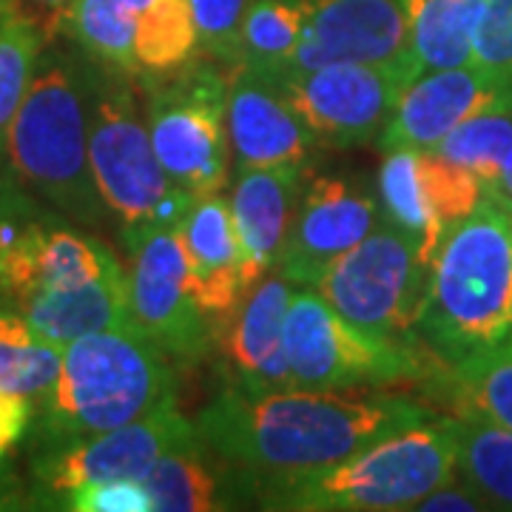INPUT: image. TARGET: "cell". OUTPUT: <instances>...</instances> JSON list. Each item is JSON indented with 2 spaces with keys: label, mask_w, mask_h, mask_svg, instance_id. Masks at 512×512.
I'll return each instance as SVG.
<instances>
[{
  "label": "cell",
  "mask_w": 512,
  "mask_h": 512,
  "mask_svg": "<svg viewBox=\"0 0 512 512\" xmlns=\"http://www.w3.org/2000/svg\"><path fill=\"white\" fill-rule=\"evenodd\" d=\"M487 194H490L493 200L501 202V208L507 211V217H510V234H512V202H510V200H504V197H498V194H493V191H487Z\"/></svg>",
  "instance_id": "obj_39"
},
{
  "label": "cell",
  "mask_w": 512,
  "mask_h": 512,
  "mask_svg": "<svg viewBox=\"0 0 512 512\" xmlns=\"http://www.w3.org/2000/svg\"><path fill=\"white\" fill-rule=\"evenodd\" d=\"M458 464L456 419H424L333 467L265 478L262 501L296 512L416 510Z\"/></svg>",
  "instance_id": "obj_4"
},
{
  "label": "cell",
  "mask_w": 512,
  "mask_h": 512,
  "mask_svg": "<svg viewBox=\"0 0 512 512\" xmlns=\"http://www.w3.org/2000/svg\"><path fill=\"white\" fill-rule=\"evenodd\" d=\"M276 77L316 143L333 148L362 146L382 137L399 97L416 80L399 69L367 63H330Z\"/></svg>",
  "instance_id": "obj_11"
},
{
  "label": "cell",
  "mask_w": 512,
  "mask_h": 512,
  "mask_svg": "<svg viewBox=\"0 0 512 512\" xmlns=\"http://www.w3.org/2000/svg\"><path fill=\"white\" fill-rule=\"evenodd\" d=\"M89 165L100 197L114 217L131 225L180 228L200 197L168 180L126 89L97 94L89 114Z\"/></svg>",
  "instance_id": "obj_7"
},
{
  "label": "cell",
  "mask_w": 512,
  "mask_h": 512,
  "mask_svg": "<svg viewBox=\"0 0 512 512\" xmlns=\"http://www.w3.org/2000/svg\"><path fill=\"white\" fill-rule=\"evenodd\" d=\"M194 433L197 427L171 404L106 433L55 444L37 461V481L57 495L100 481H143L168 447Z\"/></svg>",
  "instance_id": "obj_13"
},
{
  "label": "cell",
  "mask_w": 512,
  "mask_h": 512,
  "mask_svg": "<svg viewBox=\"0 0 512 512\" xmlns=\"http://www.w3.org/2000/svg\"><path fill=\"white\" fill-rule=\"evenodd\" d=\"M225 123L239 168L302 165L316 143L276 74L234 66L225 74Z\"/></svg>",
  "instance_id": "obj_16"
},
{
  "label": "cell",
  "mask_w": 512,
  "mask_h": 512,
  "mask_svg": "<svg viewBox=\"0 0 512 512\" xmlns=\"http://www.w3.org/2000/svg\"><path fill=\"white\" fill-rule=\"evenodd\" d=\"M46 396V436L52 444H66L177 404V376L168 350L140 325H126L63 345Z\"/></svg>",
  "instance_id": "obj_3"
},
{
  "label": "cell",
  "mask_w": 512,
  "mask_h": 512,
  "mask_svg": "<svg viewBox=\"0 0 512 512\" xmlns=\"http://www.w3.org/2000/svg\"><path fill=\"white\" fill-rule=\"evenodd\" d=\"M66 26L86 52L120 72H140L134 55L137 12L128 0H74Z\"/></svg>",
  "instance_id": "obj_28"
},
{
  "label": "cell",
  "mask_w": 512,
  "mask_h": 512,
  "mask_svg": "<svg viewBox=\"0 0 512 512\" xmlns=\"http://www.w3.org/2000/svg\"><path fill=\"white\" fill-rule=\"evenodd\" d=\"M416 510L424 512H473V510H490V504L464 481V478H447L439 484L430 495H424Z\"/></svg>",
  "instance_id": "obj_35"
},
{
  "label": "cell",
  "mask_w": 512,
  "mask_h": 512,
  "mask_svg": "<svg viewBox=\"0 0 512 512\" xmlns=\"http://www.w3.org/2000/svg\"><path fill=\"white\" fill-rule=\"evenodd\" d=\"M63 348L43 339L23 316L0 311V390L37 396L57 379Z\"/></svg>",
  "instance_id": "obj_27"
},
{
  "label": "cell",
  "mask_w": 512,
  "mask_h": 512,
  "mask_svg": "<svg viewBox=\"0 0 512 512\" xmlns=\"http://www.w3.org/2000/svg\"><path fill=\"white\" fill-rule=\"evenodd\" d=\"M487 191H493L498 197H504V200L512 202V151L507 154V160L501 165V174H498V183L490 185Z\"/></svg>",
  "instance_id": "obj_38"
},
{
  "label": "cell",
  "mask_w": 512,
  "mask_h": 512,
  "mask_svg": "<svg viewBox=\"0 0 512 512\" xmlns=\"http://www.w3.org/2000/svg\"><path fill=\"white\" fill-rule=\"evenodd\" d=\"M3 6L29 20L40 35H52L60 23H66L74 0H3Z\"/></svg>",
  "instance_id": "obj_37"
},
{
  "label": "cell",
  "mask_w": 512,
  "mask_h": 512,
  "mask_svg": "<svg viewBox=\"0 0 512 512\" xmlns=\"http://www.w3.org/2000/svg\"><path fill=\"white\" fill-rule=\"evenodd\" d=\"M430 419L419 404L336 390H271L248 396L222 387L200 413L197 433L217 456L262 478L333 467L384 436Z\"/></svg>",
  "instance_id": "obj_1"
},
{
  "label": "cell",
  "mask_w": 512,
  "mask_h": 512,
  "mask_svg": "<svg viewBox=\"0 0 512 512\" xmlns=\"http://www.w3.org/2000/svg\"><path fill=\"white\" fill-rule=\"evenodd\" d=\"M461 478L490 507L512 510V430L473 413L456 419Z\"/></svg>",
  "instance_id": "obj_23"
},
{
  "label": "cell",
  "mask_w": 512,
  "mask_h": 512,
  "mask_svg": "<svg viewBox=\"0 0 512 512\" xmlns=\"http://www.w3.org/2000/svg\"><path fill=\"white\" fill-rule=\"evenodd\" d=\"M285 353L293 387L302 390H353L387 384L419 373L416 348L379 345L348 325L319 296L293 291L285 313Z\"/></svg>",
  "instance_id": "obj_9"
},
{
  "label": "cell",
  "mask_w": 512,
  "mask_h": 512,
  "mask_svg": "<svg viewBox=\"0 0 512 512\" xmlns=\"http://www.w3.org/2000/svg\"><path fill=\"white\" fill-rule=\"evenodd\" d=\"M498 106H512V83L473 63L421 72L399 97L379 146L436 148L453 128Z\"/></svg>",
  "instance_id": "obj_15"
},
{
  "label": "cell",
  "mask_w": 512,
  "mask_h": 512,
  "mask_svg": "<svg viewBox=\"0 0 512 512\" xmlns=\"http://www.w3.org/2000/svg\"><path fill=\"white\" fill-rule=\"evenodd\" d=\"M379 225L376 200L342 177H316L305 185L293 214L279 274L313 288L330 265Z\"/></svg>",
  "instance_id": "obj_14"
},
{
  "label": "cell",
  "mask_w": 512,
  "mask_h": 512,
  "mask_svg": "<svg viewBox=\"0 0 512 512\" xmlns=\"http://www.w3.org/2000/svg\"><path fill=\"white\" fill-rule=\"evenodd\" d=\"M302 0H251L242 35H239V63L256 72H288L302 37Z\"/></svg>",
  "instance_id": "obj_25"
},
{
  "label": "cell",
  "mask_w": 512,
  "mask_h": 512,
  "mask_svg": "<svg viewBox=\"0 0 512 512\" xmlns=\"http://www.w3.org/2000/svg\"><path fill=\"white\" fill-rule=\"evenodd\" d=\"M32 419V404L23 393L0 390V458L6 456L26 433Z\"/></svg>",
  "instance_id": "obj_36"
},
{
  "label": "cell",
  "mask_w": 512,
  "mask_h": 512,
  "mask_svg": "<svg viewBox=\"0 0 512 512\" xmlns=\"http://www.w3.org/2000/svg\"><path fill=\"white\" fill-rule=\"evenodd\" d=\"M131 271V319L180 362H200L214 345V328L197 305L188 282L180 228L131 225L123 228Z\"/></svg>",
  "instance_id": "obj_10"
},
{
  "label": "cell",
  "mask_w": 512,
  "mask_h": 512,
  "mask_svg": "<svg viewBox=\"0 0 512 512\" xmlns=\"http://www.w3.org/2000/svg\"><path fill=\"white\" fill-rule=\"evenodd\" d=\"M291 296L288 276L265 274L225 319L222 350L234 376L231 387L248 396L293 387L285 353V313Z\"/></svg>",
  "instance_id": "obj_17"
},
{
  "label": "cell",
  "mask_w": 512,
  "mask_h": 512,
  "mask_svg": "<svg viewBox=\"0 0 512 512\" xmlns=\"http://www.w3.org/2000/svg\"><path fill=\"white\" fill-rule=\"evenodd\" d=\"M200 46L188 0H151L137 9L134 55L143 72L171 74L191 63Z\"/></svg>",
  "instance_id": "obj_26"
},
{
  "label": "cell",
  "mask_w": 512,
  "mask_h": 512,
  "mask_svg": "<svg viewBox=\"0 0 512 512\" xmlns=\"http://www.w3.org/2000/svg\"><path fill=\"white\" fill-rule=\"evenodd\" d=\"M205 441L200 433L177 441L143 476V487L151 495L157 512H208L220 510L217 476L205 464Z\"/></svg>",
  "instance_id": "obj_22"
},
{
  "label": "cell",
  "mask_w": 512,
  "mask_h": 512,
  "mask_svg": "<svg viewBox=\"0 0 512 512\" xmlns=\"http://www.w3.org/2000/svg\"><path fill=\"white\" fill-rule=\"evenodd\" d=\"M18 311L43 339L55 342L60 348L97 330L137 325L131 319L128 274L120 265L100 279L77 288L35 291L32 296L20 299Z\"/></svg>",
  "instance_id": "obj_20"
},
{
  "label": "cell",
  "mask_w": 512,
  "mask_h": 512,
  "mask_svg": "<svg viewBox=\"0 0 512 512\" xmlns=\"http://www.w3.org/2000/svg\"><path fill=\"white\" fill-rule=\"evenodd\" d=\"M200 46L228 66L239 63V35L251 0H188Z\"/></svg>",
  "instance_id": "obj_32"
},
{
  "label": "cell",
  "mask_w": 512,
  "mask_h": 512,
  "mask_svg": "<svg viewBox=\"0 0 512 512\" xmlns=\"http://www.w3.org/2000/svg\"><path fill=\"white\" fill-rule=\"evenodd\" d=\"M461 413H473L512 430V348L498 350L450 373Z\"/></svg>",
  "instance_id": "obj_31"
},
{
  "label": "cell",
  "mask_w": 512,
  "mask_h": 512,
  "mask_svg": "<svg viewBox=\"0 0 512 512\" xmlns=\"http://www.w3.org/2000/svg\"><path fill=\"white\" fill-rule=\"evenodd\" d=\"M66 507L77 512H154L143 481H100L63 495Z\"/></svg>",
  "instance_id": "obj_34"
},
{
  "label": "cell",
  "mask_w": 512,
  "mask_h": 512,
  "mask_svg": "<svg viewBox=\"0 0 512 512\" xmlns=\"http://www.w3.org/2000/svg\"><path fill=\"white\" fill-rule=\"evenodd\" d=\"M302 191V165H268L237 171L228 205L251 285L279 268Z\"/></svg>",
  "instance_id": "obj_19"
},
{
  "label": "cell",
  "mask_w": 512,
  "mask_h": 512,
  "mask_svg": "<svg viewBox=\"0 0 512 512\" xmlns=\"http://www.w3.org/2000/svg\"><path fill=\"white\" fill-rule=\"evenodd\" d=\"M427 271L419 239L384 220L339 256L313 288L367 339L416 348V316Z\"/></svg>",
  "instance_id": "obj_6"
},
{
  "label": "cell",
  "mask_w": 512,
  "mask_h": 512,
  "mask_svg": "<svg viewBox=\"0 0 512 512\" xmlns=\"http://www.w3.org/2000/svg\"><path fill=\"white\" fill-rule=\"evenodd\" d=\"M180 239L188 259L191 293L214 328L237 311L245 293L254 288L245 274V259L228 200L217 194L200 197L180 225Z\"/></svg>",
  "instance_id": "obj_18"
},
{
  "label": "cell",
  "mask_w": 512,
  "mask_h": 512,
  "mask_svg": "<svg viewBox=\"0 0 512 512\" xmlns=\"http://www.w3.org/2000/svg\"><path fill=\"white\" fill-rule=\"evenodd\" d=\"M9 163L23 183L57 211L100 225L106 202L89 165V111L80 77L60 57L35 66L29 92L9 128Z\"/></svg>",
  "instance_id": "obj_5"
},
{
  "label": "cell",
  "mask_w": 512,
  "mask_h": 512,
  "mask_svg": "<svg viewBox=\"0 0 512 512\" xmlns=\"http://www.w3.org/2000/svg\"><path fill=\"white\" fill-rule=\"evenodd\" d=\"M0 3H3V0H0Z\"/></svg>",
  "instance_id": "obj_41"
},
{
  "label": "cell",
  "mask_w": 512,
  "mask_h": 512,
  "mask_svg": "<svg viewBox=\"0 0 512 512\" xmlns=\"http://www.w3.org/2000/svg\"><path fill=\"white\" fill-rule=\"evenodd\" d=\"M430 151L470 168L484 188H490L498 183L501 165L512 151V106H498L470 117Z\"/></svg>",
  "instance_id": "obj_29"
},
{
  "label": "cell",
  "mask_w": 512,
  "mask_h": 512,
  "mask_svg": "<svg viewBox=\"0 0 512 512\" xmlns=\"http://www.w3.org/2000/svg\"><path fill=\"white\" fill-rule=\"evenodd\" d=\"M40 40L43 35L29 20L0 3V154L6 151L12 120L35 77Z\"/></svg>",
  "instance_id": "obj_30"
},
{
  "label": "cell",
  "mask_w": 512,
  "mask_h": 512,
  "mask_svg": "<svg viewBox=\"0 0 512 512\" xmlns=\"http://www.w3.org/2000/svg\"><path fill=\"white\" fill-rule=\"evenodd\" d=\"M470 63L512 83V0H484Z\"/></svg>",
  "instance_id": "obj_33"
},
{
  "label": "cell",
  "mask_w": 512,
  "mask_h": 512,
  "mask_svg": "<svg viewBox=\"0 0 512 512\" xmlns=\"http://www.w3.org/2000/svg\"><path fill=\"white\" fill-rule=\"evenodd\" d=\"M146 3H151V0H128V6H131L134 12H137V9H143Z\"/></svg>",
  "instance_id": "obj_40"
},
{
  "label": "cell",
  "mask_w": 512,
  "mask_h": 512,
  "mask_svg": "<svg viewBox=\"0 0 512 512\" xmlns=\"http://www.w3.org/2000/svg\"><path fill=\"white\" fill-rule=\"evenodd\" d=\"M146 128L171 183L194 197L217 194L225 185L231 137L225 77L217 69L183 66L171 80L148 83Z\"/></svg>",
  "instance_id": "obj_8"
},
{
  "label": "cell",
  "mask_w": 512,
  "mask_h": 512,
  "mask_svg": "<svg viewBox=\"0 0 512 512\" xmlns=\"http://www.w3.org/2000/svg\"><path fill=\"white\" fill-rule=\"evenodd\" d=\"M302 37L288 72L367 63L419 77L402 0H302Z\"/></svg>",
  "instance_id": "obj_12"
},
{
  "label": "cell",
  "mask_w": 512,
  "mask_h": 512,
  "mask_svg": "<svg viewBox=\"0 0 512 512\" xmlns=\"http://www.w3.org/2000/svg\"><path fill=\"white\" fill-rule=\"evenodd\" d=\"M416 339L450 373L512 348L510 217L490 194L444 234L430 259Z\"/></svg>",
  "instance_id": "obj_2"
},
{
  "label": "cell",
  "mask_w": 512,
  "mask_h": 512,
  "mask_svg": "<svg viewBox=\"0 0 512 512\" xmlns=\"http://www.w3.org/2000/svg\"><path fill=\"white\" fill-rule=\"evenodd\" d=\"M379 194H382L387 220L396 222L407 234L419 239L421 256L430 265L439 242L444 239L439 220L430 211L419 174V148H390L379 168Z\"/></svg>",
  "instance_id": "obj_24"
},
{
  "label": "cell",
  "mask_w": 512,
  "mask_h": 512,
  "mask_svg": "<svg viewBox=\"0 0 512 512\" xmlns=\"http://www.w3.org/2000/svg\"><path fill=\"white\" fill-rule=\"evenodd\" d=\"M421 72L470 66L484 0H402Z\"/></svg>",
  "instance_id": "obj_21"
}]
</instances>
